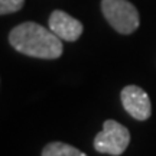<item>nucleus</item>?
I'll list each match as a JSON object with an SVG mask.
<instances>
[{
	"instance_id": "1",
	"label": "nucleus",
	"mask_w": 156,
	"mask_h": 156,
	"mask_svg": "<svg viewBox=\"0 0 156 156\" xmlns=\"http://www.w3.org/2000/svg\"><path fill=\"white\" fill-rule=\"evenodd\" d=\"M9 42L17 52L34 58L56 59L62 54V39L35 22H25L13 28Z\"/></svg>"
},
{
	"instance_id": "2",
	"label": "nucleus",
	"mask_w": 156,
	"mask_h": 156,
	"mask_svg": "<svg viewBox=\"0 0 156 156\" xmlns=\"http://www.w3.org/2000/svg\"><path fill=\"white\" fill-rule=\"evenodd\" d=\"M101 12L119 34H133L140 25L139 12L129 0H101Z\"/></svg>"
},
{
	"instance_id": "3",
	"label": "nucleus",
	"mask_w": 156,
	"mask_h": 156,
	"mask_svg": "<svg viewBox=\"0 0 156 156\" xmlns=\"http://www.w3.org/2000/svg\"><path fill=\"white\" fill-rule=\"evenodd\" d=\"M130 143V132L116 120H106L103 130L94 137V149L100 153L120 156Z\"/></svg>"
},
{
	"instance_id": "4",
	"label": "nucleus",
	"mask_w": 156,
	"mask_h": 156,
	"mask_svg": "<svg viewBox=\"0 0 156 156\" xmlns=\"http://www.w3.org/2000/svg\"><path fill=\"white\" fill-rule=\"evenodd\" d=\"M120 98H122V104L124 107V110L133 119L145 122L151 117V98L143 88H140L137 85H127L122 90Z\"/></svg>"
},
{
	"instance_id": "5",
	"label": "nucleus",
	"mask_w": 156,
	"mask_h": 156,
	"mask_svg": "<svg viewBox=\"0 0 156 156\" xmlns=\"http://www.w3.org/2000/svg\"><path fill=\"white\" fill-rule=\"evenodd\" d=\"M49 29L62 41L74 42L83 34V23L62 10H54L49 16Z\"/></svg>"
},
{
	"instance_id": "6",
	"label": "nucleus",
	"mask_w": 156,
	"mask_h": 156,
	"mask_svg": "<svg viewBox=\"0 0 156 156\" xmlns=\"http://www.w3.org/2000/svg\"><path fill=\"white\" fill-rule=\"evenodd\" d=\"M42 156H87V155L71 145L62 143V142H52V143H48L44 147Z\"/></svg>"
},
{
	"instance_id": "7",
	"label": "nucleus",
	"mask_w": 156,
	"mask_h": 156,
	"mask_svg": "<svg viewBox=\"0 0 156 156\" xmlns=\"http://www.w3.org/2000/svg\"><path fill=\"white\" fill-rule=\"evenodd\" d=\"M25 0H0V15H9L20 10Z\"/></svg>"
}]
</instances>
